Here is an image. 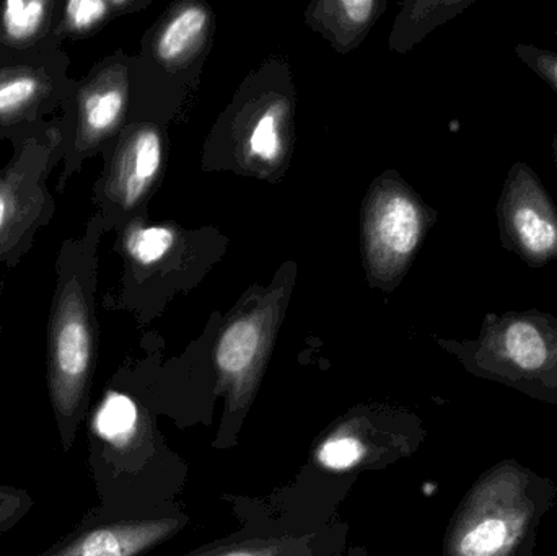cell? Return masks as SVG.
<instances>
[{"instance_id":"obj_1","label":"cell","mask_w":557,"mask_h":556,"mask_svg":"<svg viewBox=\"0 0 557 556\" xmlns=\"http://www.w3.org/2000/svg\"><path fill=\"white\" fill-rule=\"evenodd\" d=\"M95 215L87 232L67 238L55 260V286L48 319L46 378L49 400L65 453L71 450L87 415L88 395L97 356L95 268L98 225Z\"/></svg>"},{"instance_id":"obj_2","label":"cell","mask_w":557,"mask_h":556,"mask_svg":"<svg viewBox=\"0 0 557 556\" xmlns=\"http://www.w3.org/2000/svg\"><path fill=\"white\" fill-rule=\"evenodd\" d=\"M64 139L59 116L13 140L12 159L0 169V268L20 264L51 224L55 198L48 182L61 165Z\"/></svg>"},{"instance_id":"obj_3","label":"cell","mask_w":557,"mask_h":556,"mask_svg":"<svg viewBox=\"0 0 557 556\" xmlns=\"http://www.w3.org/2000/svg\"><path fill=\"white\" fill-rule=\"evenodd\" d=\"M129 103L127 65L117 59L98 64L87 77L75 82L74 91L61 111L64 146L59 195L85 160L94 157L116 134Z\"/></svg>"},{"instance_id":"obj_4","label":"cell","mask_w":557,"mask_h":556,"mask_svg":"<svg viewBox=\"0 0 557 556\" xmlns=\"http://www.w3.org/2000/svg\"><path fill=\"white\" fill-rule=\"evenodd\" d=\"M62 46L0 59V140L20 139L62 111L77 78Z\"/></svg>"},{"instance_id":"obj_5","label":"cell","mask_w":557,"mask_h":556,"mask_svg":"<svg viewBox=\"0 0 557 556\" xmlns=\"http://www.w3.org/2000/svg\"><path fill=\"white\" fill-rule=\"evenodd\" d=\"M273 310L258 309L228 323L219 336L214 359L227 411L245 413L253 401L273 343Z\"/></svg>"},{"instance_id":"obj_6","label":"cell","mask_w":557,"mask_h":556,"mask_svg":"<svg viewBox=\"0 0 557 556\" xmlns=\"http://www.w3.org/2000/svg\"><path fill=\"white\" fill-rule=\"evenodd\" d=\"M366 232L373 271L388 276L401 270L418 248L424 232V215L411 196L389 189L373 201Z\"/></svg>"},{"instance_id":"obj_7","label":"cell","mask_w":557,"mask_h":556,"mask_svg":"<svg viewBox=\"0 0 557 556\" xmlns=\"http://www.w3.org/2000/svg\"><path fill=\"white\" fill-rule=\"evenodd\" d=\"M162 166V139L156 127L136 126L121 136L95 199L127 212L143 201Z\"/></svg>"},{"instance_id":"obj_8","label":"cell","mask_w":557,"mask_h":556,"mask_svg":"<svg viewBox=\"0 0 557 556\" xmlns=\"http://www.w3.org/2000/svg\"><path fill=\"white\" fill-rule=\"evenodd\" d=\"M470 505L458 516L448 539L450 556H499L520 538L523 516L519 503H487L483 492H474Z\"/></svg>"},{"instance_id":"obj_9","label":"cell","mask_w":557,"mask_h":556,"mask_svg":"<svg viewBox=\"0 0 557 556\" xmlns=\"http://www.w3.org/2000/svg\"><path fill=\"white\" fill-rule=\"evenodd\" d=\"M176 531L175 519H123L81 529L41 556H139Z\"/></svg>"},{"instance_id":"obj_10","label":"cell","mask_w":557,"mask_h":556,"mask_svg":"<svg viewBox=\"0 0 557 556\" xmlns=\"http://www.w3.org/2000/svg\"><path fill=\"white\" fill-rule=\"evenodd\" d=\"M61 0L0 2V59L48 46H62L54 36Z\"/></svg>"},{"instance_id":"obj_11","label":"cell","mask_w":557,"mask_h":556,"mask_svg":"<svg viewBox=\"0 0 557 556\" xmlns=\"http://www.w3.org/2000/svg\"><path fill=\"white\" fill-rule=\"evenodd\" d=\"M507 225L532 260L557 257V219L546 211L542 201H523L512 206Z\"/></svg>"},{"instance_id":"obj_12","label":"cell","mask_w":557,"mask_h":556,"mask_svg":"<svg viewBox=\"0 0 557 556\" xmlns=\"http://www.w3.org/2000/svg\"><path fill=\"white\" fill-rule=\"evenodd\" d=\"M140 415L127 395L108 392L95 417L94 430L98 440L113 449H126L139 433Z\"/></svg>"},{"instance_id":"obj_13","label":"cell","mask_w":557,"mask_h":556,"mask_svg":"<svg viewBox=\"0 0 557 556\" xmlns=\"http://www.w3.org/2000/svg\"><path fill=\"white\" fill-rule=\"evenodd\" d=\"M129 2L121 0H69L61 2L54 36L64 45L65 39L84 38L100 28L108 18L126 10Z\"/></svg>"},{"instance_id":"obj_14","label":"cell","mask_w":557,"mask_h":556,"mask_svg":"<svg viewBox=\"0 0 557 556\" xmlns=\"http://www.w3.org/2000/svg\"><path fill=\"white\" fill-rule=\"evenodd\" d=\"M209 15L202 7L193 5L173 16L157 39L156 51L160 61L176 62L191 52L205 36Z\"/></svg>"},{"instance_id":"obj_15","label":"cell","mask_w":557,"mask_h":556,"mask_svg":"<svg viewBox=\"0 0 557 556\" xmlns=\"http://www.w3.org/2000/svg\"><path fill=\"white\" fill-rule=\"evenodd\" d=\"M503 345L507 358L522 371H540L548 362V342L533 323H510L504 333Z\"/></svg>"},{"instance_id":"obj_16","label":"cell","mask_w":557,"mask_h":556,"mask_svg":"<svg viewBox=\"0 0 557 556\" xmlns=\"http://www.w3.org/2000/svg\"><path fill=\"white\" fill-rule=\"evenodd\" d=\"M369 456V447L362 434L352 428H337L318 446L317 460L321 467L334 472H346L362 464Z\"/></svg>"},{"instance_id":"obj_17","label":"cell","mask_w":557,"mask_h":556,"mask_svg":"<svg viewBox=\"0 0 557 556\" xmlns=\"http://www.w3.org/2000/svg\"><path fill=\"white\" fill-rule=\"evenodd\" d=\"M191 556H317L313 538H270L219 545Z\"/></svg>"},{"instance_id":"obj_18","label":"cell","mask_w":557,"mask_h":556,"mask_svg":"<svg viewBox=\"0 0 557 556\" xmlns=\"http://www.w3.org/2000/svg\"><path fill=\"white\" fill-rule=\"evenodd\" d=\"M124 235V251L140 268L153 267L162 261L176 240L175 234L169 227L133 225Z\"/></svg>"},{"instance_id":"obj_19","label":"cell","mask_w":557,"mask_h":556,"mask_svg":"<svg viewBox=\"0 0 557 556\" xmlns=\"http://www.w3.org/2000/svg\"><path fill=\"white\" fill-rule=\"evenodd\" d=\"M248 147H250L251 156L258 157L264 162H274L281 156V111L277 107L264 111L260 120L255 123Z\"/></svg>"},{"instance_id":"obj_20","label":"cell","mask_w":557,"mask_h":556,"mask_svg":"<svg viewBox=\"0 0 557 556\" xmlns=\"http://www.w3.org/2000/svg\"><path fill=\"white\" fill-rule=\"evenodd\" d=\"M33 508V498L25 490L0 486V535L15 528Z\"/></svg>"},{"instance_id":"obj_21","label":"cell","mask_w":557,"mask_h":556,"mask_svg":"<svg viewBox=\"0 0 557 556\" xmlns=\"http://www.w3.org/2000/svg\"><path fill=\"white\" fill-rule=\"evenodd\" d=\"M327 7L333 9L337 25L341 28L356 29L367 25L370 16L373 15V10H375V2H372V0H344V2Z\"/></svg>"},{"instance_id":"obj_22","label":"cell","mask_w":557,"mask_h":556,"mask_svg":"<svg viewBox=\"0 0 557 556\" xmlns=\"http://www.w3.org/2000/svg\"><path fill=\"white\" fill-rule=\"evenodd\" d=\"M549 65H552V67H549V77H552V81L557 85V59Z\"/></svg>"},{"instance_id":"obj_23","label":"cell","mask_w":557,"mask_h":556,"mask_svg":"<svg viewBox=\"0 0 557 556\" xmlns=\"http://www.w3.org/2000/svg\"><path fill=\"white\" fill-rule=\"evenodd\" d=\"M0 342H2V323H0Z\"/></svg>"}]
</instances>
